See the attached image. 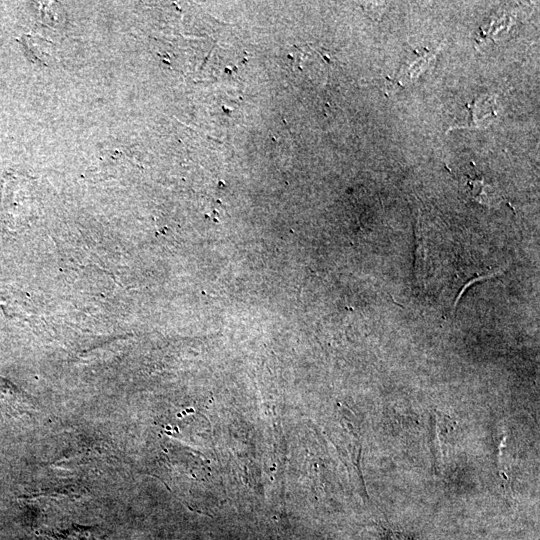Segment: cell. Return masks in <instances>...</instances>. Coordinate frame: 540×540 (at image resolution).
Wrapping results in <instances>:
<instances>
[{
    "mask_svg": "<svg viewBox=\"0 0 540 540\" xmlns=\"http://www.w3.org/2000/svg\"><path fill=\"white\" fill-rule=\"evenodd\" d=\"M383 540H408V539L403 537L401 534L392 532V533H389L386 537H384Z\"/></svg>",
    "mask_w": 540,
    "mask_h": 540,
    "instance_id": "6da1fadb",
    "label": "cell"
}]
</instances>
